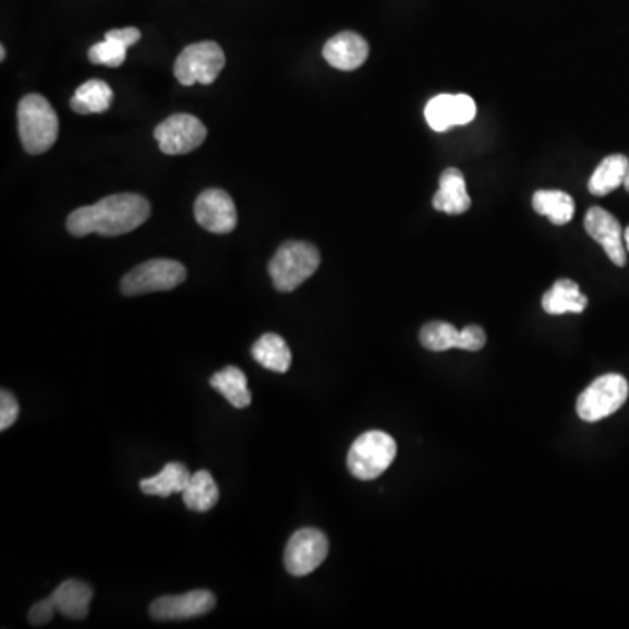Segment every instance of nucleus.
<instances>
[{
  "label": "nucleus",
  "instance_id": "14",
  "mask_svg": "<svg viewBox=\"0 0 629 629\" xmlns=\"http://www.w3.org/2000/svg\"><path fill=\"white\" fill-rule=\"evenodd\" d=\"M322 53L330 66L338 71L352 72L364 65L370 57V45L355 32H341L327 40Z\"/></svg>",
  "mask_w": 629,
  "mask_h": 629
},
{
  "label": "nucleus",
  "instance_id": "27",
  "mask_svg": "<svg viewBox=\"0 0 629 629\" xmlns=\"http://www.w3.org/2000/svg\"><path fill=\"white\" fill-rule=\"evenodd\" d=\"M20 406L13 394L8 390L0 392V431L4 432L13 427V423L19 420Z\"/></svg>",
  "mask_w": 629,
  "mask_h": 629
},
{
  "label": "nucleus",
  "instance_id": "7",
  "mask_svg": "<svg viewBox=\"0 0 629 629\" xmlns=\"http://www.w3.org/2000/svg\"><path fill=\"white\" fill-rule=\"evenodd\" d=\"M188 277L185 266L173 259H150L124 275L121 292L124 295L172 291Z\"/></svg>",
  "mask_w": 629,
  "mask_h": 629
},
{
  "label": "nucleus",
  "instance_id": "2",
  "mask_svg": "<svg viewBox=\"0 0 629 629\" xmlns=\"http://www.w3.org/2000/svg\"><path fill=\"white\" fill-rule=\"evenodd\" d=\"M60 132L57 112L45 97L32 93L19 106L20 141L28 155H43L55 146Z\"/></svg>",
  "mask_w": 629,
  "mask_h": 629
},
{
  "label": "nucleus",
  "instance_id": "13",
  "mask_svg": "<svg viewBox=\"0 0 629 629\" xmlns=\"http://www.w3.org/2000/svg\"><path fill=\"white\" fill-rule=\"evenodd\" d=\"M475 101L469 95H439L425 107V119L434 132H448L451 126H462L474 121Z\"/></svg>",
  "mask_w": 629,
  "mask_h": 629
},
{
  "label": "nucleus",
  "instance_id": "32",
  "mask_svg": "<svg viewBox=\"0 0 629 629\" xmlns=\"http://www.w3.org/2000/svg\"><path fill=\"white\" fill-rule=\"evenodd\" d=\"M0 58H2V60H4V58H5V48H4V46H2V48H0Z\"/></svg>",
  "mask_w": 629,
  "mask_h": 629
},
{
  "label": "nucleus",
  "instance_id": "24",
  "mask_svg": "<svg viewBox=\"0 0 629 629\" xmlns=\"http://www.w3.org/2000/svg\"><path fill=\"white\" fill-rule=\"evenodd\" d=\"M211 388L225 396L229 404L234 406L238 410L249 408L252 402V394L246 387V376L243 371L229 365L222 371H217L210 378Z\"/></svg>",
  "mask_w": 629,
  "mask_h": 629
},
{
  "label": "nucleus",
  "instance_id": "22",
  "mask_svg": "<svg viewBox=\"0 0 629 629\" xmlns=\"http://www.w3.org/2000/svg\"><path fill=\"white\" fill-rule=\"evenodd\" d=\"M114 100V93L106 81L92 80L81 84L71 98V107L77 114H101Z\"/></svg>",
  "mask_w": 629,
  "mask_h": 629
},
{
  "label": "nucleus",
  "instance_id": "31",
  "mask_svg": "<svg viewBox=\"0 0 629 629\" xmlns=\"http://www.w3.org/2000/svg\"><path fill=\"white\" fill-rule=\"evenodd\" d=\"M625 188H626V191H628V193H629V170H628V176H626Z\"/></svg>",
  "mask_w": 629,
  "mask_h": 629
},
{
  "label": "nucleus",
  "instance_id": "18",
  "mask_svg": "<svg viewBox=\"0 0 629 629\" xmlns=\"http://www.w3.org/2000/svg\"><path fill=\"white\" fill-rule=\"evenodd\" d=\"M252 356L265 370L274 371V373H287L291 367V348L286 343L282 336L274 335V332H268V335L257 339L252 347Z\"/></svg>",
  "mask_w": 629,
  "mask_h": 629
},
{
  "label": "nucleus",
  "instance_id": "29",
  "mask_svg": "<svg viewBox=\"0 0 629 629\" xmlns=\"http://www.w3.org/2000/svg\"><path fill=\"white\" fill-rule=\"evenodd\" d=\"M484 344H486V335H484V330L480 326H467L465 329H462L460 350L480 352Z\"/></svg>",
  "mask_w": 629,
  "mask_h": 629
},
{
  "label": "nucleus",
  "instance_id": "8",
  "mask_svg": "<svg viewBox=\"0 0 629 629\" xmlns=\"http://www.w3.org/2000/svg\"><path fill=\"white\" fill-rule=\"evenodd\" d=\"M327 555L329 541L326 533L317 529H301L287 544L283 564L291 576L304 577L315 572L326 561Z\"/></svg>",
  "mask_w": 629,
  "mask_h": 629
},
{
  "label": "nucleus",
  "instance_id": "6",
  "mask_svg": "<svg viewBox=\"0 0 629 629\" xmlns=\"http://www.w3.org/2000/svg\"><path fill=\"white\" fill-rule=\"evenodd\" d=\"M225 65L226 57L222 48L211 40H203L182 49V53L176 60L173 72L182 86L193 84L207 86L219 77Z\"/></svg>",
  "mask_w": 629,
  "mask_h": 629
},
{
  "label": "nucleus",
  "instance_id": "20",
  "mask_svg": "<svg viewBox=\"0 0 629 629\" xmlns=\"http://www.w3.org/2000/svg\"><path fill=\"white\" fill-rule=\"evenodd\" d=\"M191 472L184 463L170 462L164 467V471L155 477L141 481V489L153 497H170L173 493H182L190 484Z\"/></svg>",
  "mask_w": 629,
  "mask_h": 629
},
{
  "label": "nucleus",
  "instance_id": "11",
  "mask_svg": "<svg viewBox=\"0 0 629 629\" xmlns=\"http://www.w3.org/2000/svg\"><path fill=\"white\" fill-rule=\"evenodd\" d=\"M216 607V596L210 591H190L184 594L161 596L150 603V617L156 620H184L202 617Z\"/></svg>",
  "mask_w": 629,
  "mask_h": 629
},
{
  "label": "nucleus",
  "instance_id": "28",
  "mask_svg": "<svg viewBox=\"0 0 629 629\" xmlns=\"http://www.w3.org/2000/svg\"><path fill=\"white\" fill-rule=\"evenodd\" d=\"M55 612H57V607H55L51 596H48V598L40 600L31 608L28 620H31L32 626H45L48 625L49 620L53 619Z\"/></svg>",
  "mask_w": 629,
  "mask_h": 629
},
{
  "label": "nucleus",
  "instance_id": "1",
  "mask_svg": "<svg viewBox=\"0 0 629 629\" xmlns=\"http://www.w3.org/2000/svg\"><path fill=\"white\" fill-rule=\"evenodd\" d=\"M149 216V202L141 194H112L95 205L72 211L66 219V229L74 237H86L92 233L119 237L141 228Z\"/></svg>",
  "mask_w": 629,
  "mask_h": 629
},
{
  "label": "nucleus",
  "instance_id": "5",
  "mask_svg": "<svg viewBox=\"0 0 629 629\" xmlns=\"http://www.w3.org/2000/svg\"><path fill=\"white\" fill-rule=\"evenodd\" d=\"M628 396L629 385L625 376L603 374L577 399V414L584 422H600L620 410L628 401Z\"/></svg>",
  "mask_w": 629,
  "mask_h": 629
},
{
  "label": "nucleus",
  "instance_id": "4",
  "mask_svg": "<svg viewBox=\"0 0 629 629\" xmlns=\"http://www.w3.org/2000/svg\"><path fill=\"white\" fill-rule=\"evenodd\" d=\"M397 445L387 432L370 431L356 437L348 451V471L361 481L378 480L396 460Z\"/></svg>",
  "mask_w": 629,
  "mask_h": 629
},
{
  "label": "nucleus",
  "instance_id": "15",
  "mask_svg": "<svg viewBox=\"0 0 629 629\" xmlns=\"http://www.w3.org/2000/svg\"><path fill=\"white\" fill-rule=\"evenodd\" d=\"M432 205L449 216H462L471 208L472 199L467 193L465 177L458 168H446L440 173L439 191L434 194Z\"/></svg>",
  "mask_w": 629,
  "mask_h": 629
},
{
  "label": "nucleus",
  "instance_id": "17",
  "mask_svg": "<svg viewBox=\"0 0 629 629\" xmlns=\"http://www.w3.org/2000/svg\"><path fill=\"white\" fill-rule=\"evenodd\" d=\"M542 309L549 315L564 313H582L588 309V298L573 280L561 278L542 298Z\"/></svg>",
  "mask_w": 629,
  "mask_h": 629
},
{
  "label": "nucleus",
  "instance_id": "21",
  "mask_svg": "<svg viewBox=\"0 0 629 629\" xmlns=\"http://www.w3.org/2000/svg\"><path fill=\"white\" fill-rule=\"evenodd\" d=\"M629 159L625 155H610L603 159L591 176L590 193L594 196H605L625 185L628 176Z\"/></svg>",
  "mask_w": 629,
  "mask_h": 629
},
{
  "label": "nucleus",
  "instance_id": "25",
  "mask_svg": "<svg viewBox=\"0 0 629 629\" xmlns=\"http://www.w3.org/2000/svg\"><path fill=\"white\" fill-rule=\"evenodd\" d=\"M420 341L431 352H446L451 348H460L462 330L448 322H428L420 330Z\"/></svg>",
  "mask_w": 629,
  "mask_h": 629
},
{
  "label": "nucleus",
  "instance_id": "19",
  "mask_svg": "<svg viewBox=\"0 0 629 629\" xmlns=\"http://www.w3.org/2000/svg\"><path fill=\"white\" fill-rule=\"evenodd\" d=\"M532 205L539 216L547 217L556 226L568 225L576 214V202L564 191L539 190L533 194Z\"/></svg>",
  "mask_w": 629,
  "mask_h": 629
},
{
  "label": "nucleus",
  "instance_id": "10",
  "mask_svg": "<svg viewBox=\"0 0 629 629\" xmlns=\"http://www.w3.org/2000/svg\"><path fill=\"white\" fill-rule=\"evenodd\" d=\"M194 217L210 233L228 234L237 228V207L222 190H205L194 203Z\"/></svg>",
  "mask_w": 629,
  "mask_h": 629
},
{
  "label": "nucleus",
  "instance_id": "26",
  "mask_svg": "<svg viewBox=\"0 0 629 629\" xmlns=\"http://www.w3.org/2000/svg\"><path fill=\"white\" fill-rule=\"evenodd\" d=\"M129 49V46L124 45V43L106 34V39L89 49V62L95 63V65H106L116 69V66L123 65Z\"/></svg>",
  "mask_w": 629,
  "mask_h": 629
},
{
  "label": "nucleus",
  "instance_id": "30",
  "mask_svg": "<svg viewBox=\"0 0 629 629\" xmlns=\"http://www.w3.org/2000/svg\"><path fill=\"white\" fill-rule=\"evenodd\" d=\"M625 242H626V246H628V252H629V226H628V228H626V231H625Z\"/></svg>",
  "mask_w": 629,
  "mask_h": 629
},
{
  "label": "nucleus",
  "instance_id": "3",
  "mask_svg": "<svg viewBox=\"0 0 629 629\" xmlns=\"http://www.w3.org/2000/svg\"><path fill=\"white\" fill-rule=\"evenodd\" d=\"M320 266V252L309 242H286L269 261V277L277 291L292 292Z\"/></svg>",
  "mask_w": 629,
  "mask_h": 629
},
{
  "label": "nucleus",
  "instance_id": "16",
  "mask_svg": "<svg viewBox=\"0 0 629 629\" xmlns=\"http://www.w3.org/2000/svg\"><path fill=\"white\" fill-rule=\"evenodd\" d=\"M53 600L58 614L69 619L83 620L88 617L89 603L93 600L92 585L77 579H69L58 585L53 594H49Z\"/></svg>",
  "mask_w": 629,
  "mask_h": 629
},
{
  "label": "nucleus",
  "instance_id": "12",
  "mask_svg": "<svg viewBox=\"0 0 629 629\" xmlns=\"http://www.w3.org/2000/svg\"><path fill=\"white\" fill-rule=\"evenodd\" d=\"M584 228L607 252L608 259L616 266H626L625 233L619 220L612 216L610 211L602 207H593L588 210L584 219Z\"/></svg>",
  "mask_w": 629,
  "mask_h": 629
},
{
  "label": "nucleus",
  "instance_id": "23",
  "mask_svg": "<svg viewBox=\"0 0 629 629\" xmlns=\"http://www.w3.org/2000/svg\"><path fill=\"white\" fill-rule=\"evenodd\" d=\"M185 506L194 512H208L219 501V486L210 472L198 471L191 475L190 484L182 492Z\"/></svg>",
  "mask_w": 629,
  "mask_h": 629
},
{
  "label": "nucleus",
  "instance_id": "9",
  "mask_svg": "<svg viewBox=\"0 0 629 629\" xmlns=\"http://www.w3.org/2000/svg\"><path fill=\"white\" fill-rule=\"evenodd\" d=\"M155 138L165 155H188L191 150L202 146L207 138V129L196 116L173 114L165 119L164 123L158 124Z\"/></svg>",
  "mask_w": 629,
  "mask_h": 629
}]
</instances>
